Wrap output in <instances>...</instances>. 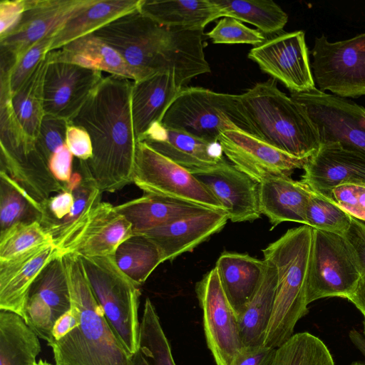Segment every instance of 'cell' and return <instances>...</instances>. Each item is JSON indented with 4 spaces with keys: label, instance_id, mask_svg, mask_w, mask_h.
I'll list each match as a JSON object with an SVG mask.
<instances>
[{
    "label": "cell",
    "instance_id": "obj_1",
    "mask_svg": "<svg viewBox=\"0 0 365 365\" xmlns=\"http://www.w3.org/2000/svg\"><path fill=\"white\" fill-rule=\"evenodd\" d=\"M133 81L103 77L78 113L69 121L89 135L93 155L81 161L101 192H115L133 182L136 148L130 106Z\"/></svg>",
    "mask_w": 365,
    "mask_h": 365
},
{
    "label": "cell",
    "instance_id": "obj_2",
    "mask_svg": "<svg viewBox=\"0 0 365 365\" xmlns=\"http://www.w3.org/2000/svg\"><path fill=\"white\" fill-rule=\"evenodd\" d=\"M93 34L113 48L139 79L171 72L182 88L193 78L210 73L204 53L203 31L162 26L139 9Z\"/></svg>",
    "mask_w": 365,
    "mask_h": 365
},
{
    "label": "cell",
    "instance_id": "obj_3",
    "mask_svg": "<svg viewBox=\"0 0 365 365\" xmlns=\"http://www.w3.org/2000/svg\"><path fill=\"white\" fill-rule=\"evenodd\" d=\"M62 256L71 298L78 326L51 347L57 365H130L131 357L118 340L97 302L80 257Z\"/></svg>",
    "mask_w": 365,
    "mask_h": 365
},
{
    "label": "cell",
    "instance_id": "obj_4",
    "mask_svg": "<svg viewBox=\"0 0 365 365\" xmlns=\"http://www.w3.org/2000/svg\"><path fill=\"white\" fill-rule=\"evenodd\" d=\"M313 228L303 225L288 230L262 250L264 259L276 269L273 310L264 345L277 349L293 335L297 322L309 312L307 281Z\"/></svg>",
    "mask_w": 365,
    "mask_h": 365
},
{
    "label": "cell",
    "instance_id": "obj_5",
    "mask_svg": "<svg viewBox=\"0 0 365 365\" xmlns=\"http://www.w3.org/2000/svg\"><path fill=\"white\" fill-rule=\"evenodd\" d=\"M240 99L259 140L299 158L319 148L318 133L305 110L278 88L274 79L256 83Z\"/></svg>",
    "mask_w": 365,
    "mask_h": 365
},
{
    "label": "cell",
    "instance_id": "obj_6",
    "mask_svg": "<svg viewBox=\"0 0 365 365\" xmlns=\"http://www.w3.org/2000/svg\"><path fill=\"white\" fill-rule=\"evenodd\" d=\"M160 123L210 142H218L227 130L257 138L244 110L240 95L217 93L202 87L182 88Z\"/></svg>",
    "mask_w": 365,
    "mask_h": 365
},
{
    "label": "cell",
    "instance_id": "obj_7",
    "mask_svg": "<svg viewBox=\"0 0 365 365\" xmlns=\"http://www.w3.org/2000/svg\"><path fill=\"white\" fill-rule=\"evenodd\" d=\"M79 257L108 325L132 356L139 344L138 286L118 268L113 255Z\"/></svg>",
    "mask_w": 365,
    "mask_h": 365
},
{
    "label": "cell",
    "instance_id": "obj_8",
    "mask_svg": "<svg viewBox=\"0 0 365 365\" xmlns=\"http://www.w3.org/2000/svg\"><path fill=\"white\" fill-rule=\"evenodd\" d=\"M361 279L354 251L344 235L313 229L307 281L309 304L319 299H347Z\"/></svg>",
    "mask_w": 365,
    "mask_h": 365
},
{
    "label": "cell",
    "instance_id": "obj_9",
    "mask_svg": "<svg viewBox=\"0 0 365 365\" xmlns=\"http://www.w3.org/2000/svg\"><path fill=\"white\" fill-rule=\"evenodd\" d=\"M290 97L305 110L320 145L338 144L365 157V108L334 94L314 89L291 93Z\"/></svg>",
    "mask_w": 365,
    "mask_h": 365
},
{
    "label": "cell",
    "instance_id": "obj_10",
    "mask_svg": "<svg viewBox=\"0 0 365 365\" xmlns=\"http://www.w3.org/2000/svg\"><path fill=\"white\" fill-rule=\"evenodd\" d=\"M311 53L319 91L346 98L365 96V33L336 42L323 34L315 38Z\"/></svg>",
    "mask_w": 365,
    "mask_h": 365
},
{
    "label": "cell",
    "instance_id": "obj_11",
    "mask_svg": "<svg viewBox=\"0 0 365 365\" xmlns=\"http://www.w3.org/2000/svg\"><path fill=\"white\" fill-rule=\"evenodd\" d=\"M133 182L147 194L224 210L193 174L141 141L137 144Z\"/></svg>",
    "mask_w": 365,
    "mask_h": 365
},
{
    "label": "cell",
    "instance_id": "obj_12",
    "mask_svg": "<svg viewBox=\"0 0 365 365\" xmlns=\"http://www.w3.org/2000/svg\"><path fill=\"white\" fill-rule=\"evenodd\" d=\"M207 346L217 365H230L243 347L237 316L215 267L195 286Z\"/></svg>",
    "mask_w": 365,
    "mask_h": 365
},
{
    "label": "cell",
    "instance_id": "obj_13",
    "mask_svg": "<svg viewBox=\"0 0 365 365\" xmlns=\"http://www.w3.org/2000/svg\"><path fill=\"white\" fill-rule=\"evenodd\" d=\"M248 58L291 93L316 88L303 31L280 34L252 48Z\"/></svg>",
    "mask_w": 365,
    "mask_h": 365
},
{
    "label": "cell",
    "instance_id": "obj_14",
    "mask_svg": "<svg viewBox=\"0 0 365 365\" xmlns=\"http://www.w3.org/2000/svg\"><path fill=\"white\" fill-rule=\"evenodd\" d=\"M133 235L129 221L107 202H99L57 245L59 255L112 256Z\"/></svg>",
    "mask_w": 365,
    "mask_h": 365
},
{
    "label": "cell",
    "instance_id": "obj_15",
    "mask_svg": "<svg viewBox=\"0 0 365 365\" xmlns=\"http://www.w3.org/2000/svg\"><path fill=\"white\" fill-rule=\"evenodd\" d=\"M223 154L238 170L259 183L275 177H291L309 158L292 156L249 134L227 130L219 137Z\"/></svg>",
    "mask_w": 365,
    "mask_h": 365
},
{
    "label": "cell",
    "instance_id": "obj_16",
    "mask_svg": "<svg viewBox=\"0 0 365 365\" xmlns=\"http://www.w3.org/2000/svg\"><path fill=\"white\" fill-rule=\"evenodd\" d=\"M103 77L102 71L94 68L48 60L43 78L45 114L70 121Z\"/></svg>",
    "mask_w": 365,
    "mask_h": 365
},
{
    "label": "cell",
    "instance_id": "obj_17",
    "mask_svg": "<svg viewBox=\"0 0 365 365\" xmlns=\"http://www.w3.org/2000/svg\"><path fill=\"white\" fill-rule=\"evenodd\" d=\"M88 1L25 0L26 8L19 21L0 36L1 48L16 61L36 43L53 36Z\"/></svg>",
    "mask_w": 365,
    "mask_h": 365
},
{
    "label": "cell",
    "instance_id": "obj_18",
    "mask_svg": "<svg viewBox=\"0 0 365 365\" xmlns=\"http://www.w3.org/2000/svg\"><path fill=\"white\" fill-rule=\"evenodd\" d=\"M71 309L62 256L56 257L33 284L26 307V323L48 344L57 319Z\"/></svg>",
    "mask_w": 365,
    "mask_h": 365
},
{
    "label": "cell",
    "instance_id": "obj_19",
    "mask_svg": "<svg viewBox=\"0 0 365 365\" xmlns=\"http://www.w3.org/2000/svg\"><path fill=\"white\" fill-rule=\"evenodd\" d=\"M193 175L220 202L232 222L253 221L261 216L259 183L225 158Z\"/></svg>",
    "mask_w": 365,
    "mask_h": 365
},
{
    "label": "cell",
    "instance_id": "obj_20",
    "mask_svg": "<svg viewBox=\"0 0 365 365\" xmlns=\"http://www.w3.org/2000/svg\"><path fill=\"white\" fill-rule=\"evenodd\" d=\"M303 170L301 181L311 191L329 198L336 187L346 184L365 185V157L338 144L320 145Z\"/></svg>",
    "mask_w": 365,
    "mask_h": 365
},
{
    "label": "cell",
    "instance_id": "obj_21",
    "mask_svg": "<svg viewBox=\"0 0 365 365\" xmlns=\"http://www.w3.org/2000/svg\"><path fill=\"white\" fill-rule=\"evenodd\" d=\"M58 255L55 245L49 243L0 262V310L16 313L25 320L26 307L33 284Z\"/></svg>",
    "mask_w": 365,
    "mask_h": 365
},
{
    "label": "cell",
    "instance_id": "obj_22",
    "mask_svg": "<svg viewBox=\"0 0 365 365\" xmlns=\"http://www.w3.org/2000/svg\"><path fill=\"white\" fill-rule=\"evenodd\" d=\"M228 220L225 210L210 209L141 234L156 245L163 262L192 251L211 235L220 232Z\"/></svg>",
    "mask_w": 365,
    "mask_h": 365
},
{
    "label": "cell",
    "instance_id": "obj_23",
    "mask_svg": "<svg viewBox=\"0 0 365 365\" xmlns=\"http://www.w3.org/2000/svg\"><path fill=\"white\" fill-rule=\"evenodd\" d=\"M192 174L208 170L225 158L219 142L154 124L139 140Z\"/></svg>",
    "mask_w": 365,
    "mask_h": 365
},
{
    "label": "cell",
    "instance_id": "obj_24",
    "mask_svg": "<svg viewBox=\"0 0 365 365\" xmlns=\"http://www.w3.org/2000/svg\"><path fill=\"white\" fill-rule=\"evenodd\" d=\"M1 170L16 181L41 207L52 194L65 190L64 184L51 173L35 141L12 149L1 148Z\"/></svg>",
    "mask_w": 365,
    "mask_h": 365
},
{
    "label": "cell",
    "instance_id": "obj_25",
    "mask_svg": "<svg viewBox=\"0 0 365 365\" xmlns=\"http://www.w3.org/2000/svg\"><path fill=\"white\" fill-rule=\"evenodd\" d=\"M181 89L171 72L158 73L133 81L130 106L138 141L154 124L161 122Z\"/></svg>",
    "mask_w": 365,
    "mask_h": 365
},
{
    "label": "cell",
    "instance_id": "obj_26",
    "mask_svg": "<svg viewBox=\"0 0 365 365\" xmlns=\"http://www.w3.org/2000/svg\"><path fill=\"white\" fill-rule=\"evenodd\" d=\"M215 267L222 289L238 318L263 278L266 262L247 254L226 251L220 255Z\"/></svg>",
    "mask_w": 365,
    "mask_h": 365
},
{
    "label": "cell",
    "instance_id": "obj_27",
    "mask_svg": "<svg viewBox=\"0 0 365 365\" xmlns=\"http://www.w3.org/2000/svg\"><path fill=\"white\" fill-rule=\"evenodd\" d=\"M312 191L301 180L291 177H275L259 183V202L261 214L272 227L284 222L306 225V210Z\"/></svg>",
    "mask_w": 365,
    "mask_h": 365
},
{
    "label": "cell",
    "instance_id": "obj_28",
    "mask_svg": "<svg viewBox=\"0 0 365 365\" xmlns=\"http://www.w3.org/2000/svg\"><path fill=\"white\" fill-rule=\"evenodd\" d=\"M48 61H66L94 68L132 81L139 79L136 71L110 46L93 34L78 38L48 52Z\"/></svg>",
    "mask_w": 365,
    "mask_h": 365
},
{
    "label": "cell",
    "instance_id": "obj_29",
    "mask_svg": "<svg viewBox=\"0 0 365 365\" xmlns=\"http://www.w3.org/2000/svg\"><path fill=\"white\" fill-rule=\"evenodd\" d=\"M115 209L131 224L133 234H141L179 218L210 208L173 198L145 193L138 198L116 205Z\"/></svg>",
    "mask_w": 365,
    "mask_h": 365
},
{
    "label": "cell",
    "instance_id": "obj_30",
    "mask_svg": "<svg viewBox=\"0 0 365 365\" xmlns=\"http://www.w3.org/2000/svg\"><path fill=\"white\" fill-rule=\"evenodd\" d=\"M139 10L162 26L203 31L211 21L224 17L213 0H141Z\"/></svg>",
    "mask_w": 365,
    "mask_h": 365
},
{
    "label": "cell",
    "instance_id": "obj_31",
    "mask_svg": "<svg viewBox=\"0 0 365 365\" xmlns=\"http://www.w3.org/2000/svg\"><path fill=\"white\" fill-rule=\"evenodd\" d=\"M141 0H89L53 36L49 51L90 34L115 19L137 10Z\"/></svg>",
    "mask_w": 365,
    "mask_h": 365
},
{
    "label": "cell",
    "instance_id": "obj_32",
    "mask_svg": "<svg viewBox=\"0 0 365 365\" xmlns=\"http://www.w3.org/2000/svg\"><path fill=\"white\" fill-rule=\"evenodd\" d=\"M263 278L245 309L237 318L243 346L264 344L265 333L273 310L277 273L274 267L266 261Z\"/></svg>",
    "mask_w": 365,
    "mask_h": 365
},
{
    "label": "cell",
    "instance_id": "obj_33",
    "mask_svg": "<svg viewBox=\"0 0 365 365\" xmlns=\"http://www.w3.org/2000/svg\"><path fill=\"white\" fill-rule=\"evenodd\" d=\"M38 338L20 315L0 310V365H34Z\"/></svg>",
    "mask_w": 365,
    "mask_h": 365
},
{
    "label": "cell",
    "instance_id": "obj_34",
    "mask_svg": "<svg viewBox=\"0 0 365 365\" xmlns=\"http://www.w3.org/2000/svg\"><path fill=\"white\" fill-rule=\"evenodd\" d=\"M46 56L11 96V106L24 133L36 140L45 111L43 108V78L47 65Z\"/></svg>",
    "mask_w": 365,
    "mask_h": 365
},
{
    "label": "cell",
    "instance_id": "obj_35",
    "mask_svg": "<svg viewBox=\"0 0 365 365\" xmlns=\"http://www.w3.org/2000/svg\"><path fill=\"white\" fill-rule=\"evenodd\" d=\"M223 16L250 24L264 36L280 34L288 21L287 14L273 1L213 0Z\"/></svg>",
    "mask_w": 365,
    "mask_h": 365
},
{
    "label": "cell",
    "instance_id": "obj_36",
    "mask_svg": "<svg viewBox=\"0 0 365 365\" xmlns=\"http://www.w3.org/2000/svg\"><path fill=\"white\" fill-rule=\"evenodd\" d=\"M130 365H176L158 314L148 297L140 323L139 344Z\"/></svg>",
    "mask_w": 365,
    "mask_h": 365
},
{
    "label": "cell",
    "instance_id": "obj_37",
    "mask_svg": "<svg viewBox=\"0 0 365 365\" xmlns=\"http://www.w3.org/2000/svg\"><path fill=\"white\" fill-rule=\"evenodd\" d=\"M118 268L138 287L163 262L156 245L142 234H133L113 255Z\"/></svg>",
    "mask_w": 365,
    "mask_h": 365
},
{
    "label": "cell",
    "instance_id": "obj_38",
    "mask_svg": "<svg viewBox=\"0 0 365 365\" xmlns=\"http://www.w3.org/2000/svg\"><path fill=\"white\" fill-rule=\"evenodd\" d=\"M41 206L4 170L0 171V232L20 222L40 221Z\"/></svg>",
    "mask_w": 365,
    "mask_h": 365
},
{
    "label": "cell",
    "instance_id": "obj_39",
    "mask_svg": "<svg viewBox=\"0 0 365 365\" xmlns=\"http://www.w3.org/2000/svg\"><path fill=\"white\" fill-rule=\"evenodd\" d=\"M271 365H335L325 343L309 332L294 334L276 349Z\"/></svg>",
    "mask_w": 365,
    "mask_h": 365
},
{
    "label": "cell",
    "instance_id": "obj_40",
    "mask_svg": "<svg viewBox=\"0 0 365 365\" xmlns=\"http://www.w3.org/2000/svg\"><path fill=\"white\" fill-rule=\"evenodd\" d=\"M49 243L53 239L38 221L17 223L0 232V262Z\"/></svg>",
    "mask_w": 365,
    "mask_h": 365
},
{
    "label": "cell",
    "instance_id": "obj_41",
    "mask_svg": "<svg viewBox=\"0 0 365 365\" xmlns=\"http://www.w3.org/2000/svg\"><path fill=\"white\" fill-rule=\"evenodd\" d=\"M352 217L332 199L312 191L306 210V225L344 235Z\"/></svg>",
    "mask_w": 365,
    "mask_h": 365
},
{
    "label": "cell",
    "instance_id": "obj_42",
    "mask_svg": "<svg viewBox=\"0 0 365 365\" xmlns=\"http://www.w3.org/2000/svg\"><path fill=\"white\" fill-rule=\"evenodd\" d=\"M213 43H247L255 46L265 40L259 31L252 29L235 18L225 16L217 21L215 27L207 34Z\"/></svg>",
    "mask_w": 365,
    "mask_h": 365
},
{
    "label": "cell",
    "instance_id": "obj_43",
    "mask_svg": "<svg viewBox=\"0 0 365 365\" xmlns=\"http://www.w3.org/2000/svg\"><path fill=\"white\" fill-rule=\"evenodd\" d=\"M53 36H47L29 48L14 63L9 76L8 83L11 96L13 95L45 59L49 51Z\"/></svg>",
    "mask_w": 365,
    "mask_h": 365
},
{
    "label": "cell",
    "instance_id": "obj_44",
    "mask_svg": "<svg viewBox=\"0 0 365 365\" xmlns=\"http://www.w3.org/2000/svg\"><path fill=\"white\" fill-rule=\"evenodd\" d=\"M69 121L59 117L45 115L35 144L48 163L51 156L66 145V133Z\"/></svg>",
    "mask_w": 365,
    "mask_h": 365
},
{
    "label": "cell",
    "instance_id": "obj_45",
    "mask_svg": "<svg viewBox=\"0 0 365 365\" xmlns=\"http://www.w3.org/2000/svg\"><path fill=\"white\" fill-rule=\"evenodd\" d=\"M331 198L355 219L365 221V185L346 184L334 187Z\"/></svg>",
    "mask_w": 365,
    "mask_h": 365
},
{
    "label": "cell",
    "instance_id": "obj_46",
    "mask_svg": "<svg viewBox=\"0 0 365 365\" xmlns=\"http://www.w3.org/2000/svg\"><path fill=\"white\" fill-rule=\"evenodd\" d=\"M66 145L78 160L88 161L93 155V148L88 133L82 128L69 123L66 133Z\"/></svg>",
    "mask_w": 365,
    "mask_h": 365
},
{
    "label": "cell",
    "instance_id": "obj_47",
    "mask_svg": "<svg viewBox=\"0 0 365 365\" xmlns=\"http://www.w3.org/2000/svg\"><path fill=\"white\" fill-rule=\"evenodd\" d=\"M344 236L354 251L360 271L361 279L365 282V225L352 217L350 227Z\"/></svg>",
    "mask_w": 365,
    "mask_h": 365
},
{
    "label": "cell",
    "instance_id": "obj_48",
    "mask_svg": "<svg viewBox=\"0 0 365 365\" xmlns=\"http://www.w3.org/2000/svg\"><path fill=\"white\" fill-rule=\"evenodd\" d=\"M275 351L264 344L243 346L230 365H271Z\"/></svg>",
    "mask_w": 365,
    "mask_h": 365
},
{
    "label": "cell",
    "instance_id": "obj_49",
    "mask_svg": "<svg viewBox=\"0 0 365 365\" xmlns=\"http://www.w3.org/2000/svg\"><path fill=\"white\" fill-rule=\"evenodd\" d=\"M73 155L65 145L53 153L49 160L48 167L54 178L60 182L67 183L73 175Z\"/></svg>",
    "mask_w": 365,
    "mask_h": 365
},
{
    "label": "cell",
    "instance_id": "obj_50",
    "mask_svg": "<svg viewBox=\"0 0 365 365\" xmlns=\"http://www.w3.org/2000/svg\"><path fill=\"white\" fill-rule=\"evenodd\" d=\"M26 8L25 0H2L0 2V36L19 21Z\"/></svg>",
    "mask_w": 365,
    "mask_h": 365
},
{
    "label": "cell",
    "instance_id": "obj_51",
    "mask_svg": "<svg viewBox=\"0 0 365 365\" xmlns=\"http://www.w3.org/2000/svg\"><path fill=\"white\" fill-rule=\"evenodd\" d=\"M78 326V315L76 312L71 308L66 313L59 317L55 322L51 332V341L61 339Z\"/></svg>",
    "mask_w": 365,
    "mask_h": 365
},
{
    "label": "cell",
    "instance_id": "obj_52",
    "mask_svg": "<svg viewBox=\"0 0 365 365\" xmlns=\"http://www.w3.org/2000/svg\"><path fill=\"white\" fill-rule=\"evenodd\" d=\"M361 312L365 319V282L360 279L355 291L347 298Z\"/></svg>",
    "mask_w": 365,
    "mask_h": 365
},
{
    "label": "cell",
    "instance_id": "obj_53",
    "mask_svg": "<svg viewBox=\"0 0 365 365\" xmlns=\"http://www.w3.org/2000/svg\"><path fill=\"white\" fill-rule=\"evenodd\" d=\"M349 337L353 344L361 351V353L365 357V336L355 329H353L349 331Z\"/></svg>",
    "mask_w": 365,
    "mask_h": 365
},
{
    "label": "cell",
    "instance_id": "obj_54",
    "mask_svg": "<svg viewBox=\"0 0 365 365\" xmlns=\"http://www.w3.org/2000/svg\"><path fill=\"white\" fill-rule=\"evenodd\" d=\"M34 365H52L46 361L40 359L38 362H36ZM57 365V364H55Z\"/></svg>",
    "mask_w": 365,
    "mask_h": 365
},
{
    "label": "cell",
    "instance_id": "obj_55",
    "mask_svg": "<svg viewBox=\"0 0 365 365\" xmlns=\"http://www.w3.org/2000/svg\"><path fill=\"white\" fill-rule=\"evenodd\" d=\"M349 365H365V362L363 361H354Z\"/></svg>",
    "mask_w": 365,
    "mask_h": 365
},
{
    "label": "cell",
    "instance_id": "obj_56",
    "mask_svg": "<svg viewBox=\"0 0 365 365\" xmlns=\"http://www.w3.org/2000/svg\"><path fill=\"white\" fill-rule=\"evenodd\" d=\"M363 327H364V336H365V319L363 321Z\"/></svg>",
    "mask_w": 365,
    "mask_h": 365
}]
</instances>
